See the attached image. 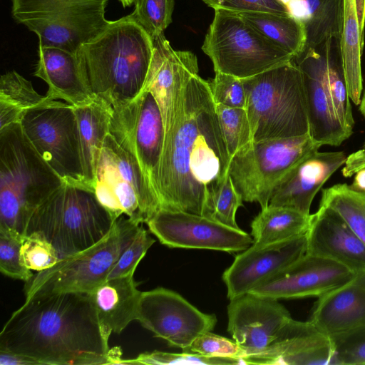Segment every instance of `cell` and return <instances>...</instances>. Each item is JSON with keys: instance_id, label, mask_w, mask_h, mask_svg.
<instances>
[{"instance_id": "cell-1", "label": "cell", "mask_w": 365, "mask_h": 365, "mask_svg": "<svg viewBox=\"0 0 365 365\" xmlns=\"http://www.w3.org/2000/svg\"><path fill=\"white\" fill-rule=\"evenodd\" d=\"M230 160L207 81L197 74L165 133L155 187L160 208L202 215L225 182Z\"/></svg>"}, {"instance_id": "cell-2", "label": "cell", "mask_w": 365, "mask_h": 365, "mask_svg": "<svg viewBox=\"0 0 365 365\" xmlns=\"http://www.w3.org/2000/svg\"><path fill=\"white\" fill-rule=\"evenodd\" d=\"M0 349L40 365L111 364L91 293L43 294L26 298L0 333Z\"/></svg>"}, {"instance_id": "cell-3", "label": "cell", "mask_w": 365, "mask_h": 365, "mask_svg": "<svg viewBox=\"0 0 365 365\" xmlns=\"http://www.w3.org/2000/svg\"><path fill=\"white\" fill-rule=\"evenodd\" d=\"M153 54L152 38L130 14L109 21L76 52L89 91L113 109L127 105L142 92Z\"/></svg>"}, {"instance_id": "cell-4", "label": "cell", "mask_w": 365, "mask_h": 365, "mask_svg": "<svg viewBox=\"0 0 365 365\" xmlns=\"http://www.w3.org/2000/svg\"><path fill=\"white\" fill-rule=\"evenodd\" d=\"M63 183L20 123L0 130V231L23 237L31 211Z\"/></svg>"}, {"instance_id": "cell-5", "label": "cell", "mask_w": 365, "mask_h": 365, "mask_svg": "<svg viewBox=\"0 0 365 365\" xmlns=\"http://www.w3.org/2000/svg\"><path fill=\"white\" fill-rule=\"evenodd\" d=\"M114 222L93 190L63 182L31 211L24 235L41 234L61 258L100 241Z\"/></svg>"}, {"instance_id": "cell-6", "label": "cell", "mask_w": 365, "mask_h": 365, "mask_svg": "<svg viewBox=\"0 0 365 365\" xmlns=\"http://www.w3.org/2000/svg\"><path fill=\"white\" fill-rule=\"evenodd\" d=\"M241 80L253 141L309 133L303 76L294 58Z\"/></svg>"}, {"instance_id": "cell-7", "label": "cell", "mask_w": 365, "mask_h": 365, "mask_svg": "<svg viewBox=\"0 0 365 365\" xmlns=\"http://www.w3.org/2000/svg\"><path fill=\"white\" fill-rule=\"evenodd\" d=\"M140 225L121 215L100 241L82 251L60 258L54 266L38 272L25 282L26 298L43 294L91 293L108 279L120 254Z\"/></svg>"}, {"instance_id": "cell-8", "label": "cell", "mask_w": 365, "mask_h": 365, "mask_svg": "<svg viewBox=\"0 0 365 365\" xmlns=\"http://www.w3.org/2000/svg\"><path fill=\"white\" fill-rule=\"evenodd\" d=\"M94 192L115 220L125 215L146 223L160 209V202L136 156L110 132L98 160Z\"/></svg>"}, {"instance_id": "cell-9", "label": "cell", "mask_w": 365, "mask_h": 365, "mask_svg": "<svg viewBox=\"0 0 365 365\" xmlns=\"http://www.w3.org/2000/svg\"><path fill=\"white\" fill-rule=\"evenodd\" d=\"M108 0H11V14L38 38V46L76 53L106 26Z\"/></svg>"}, {"instance_id": "cell-10", "label": "cell", "mask_w": 365, "mask_h": 365, "mask_svg": "<svg viewBox=\"0 0 365 365\" xmlns=\"http://www.w3.org/2000/svg\"><path fill=\"white\" fill-rule=\"evenodd\" d=\"M215 72L243 79L293 60L294 56L263 36L238 13L215 9L202 46Z\"/></svg>"}, {"instance_id": "cell-11", "label": "cell", "mask_w": 365, "mask_h": 365, "mask_svg": "<svg viewBox=\"0 0 365 365\" xmlns=\"http://www.w3.org/2000/svg\"><path fill=\"white\" fill-rule=\"evenodd\" d=\"M321 146L309 133L252 141L231 158L228 174L243 201L257 202L264 208L284 175Z\"/></svg>"}, {"instance_id": "cell-12", "label": "cell", "mask_w": 365, "mask_h": 365, "mask_svg": "<svg viewBox=\"0 0 365 365\" xmlns=\"http://www.w3.org/2000/svg\"><path fill=\"white\" fill-rule=\"evenodd\" d=\"M20 125L32 146L63 182L87 187L72 106L51 100L29 110Z\"/></svg>"}, {"instance_id": "cell-13", "label": "cell", "mask_w": 365, "mask_h": 365, "mask_svg": "<svg viewBox=\"0 0 365 365\" xmlns=\"http://www.w3.org/2000/svg\"><path fill=\"white\" fill-rule=\"evenodd\" d=\"M136 320L183 351L217 323L215 314L200 312L177 292L163 287L141 292Z\"/></svg>"}, {"instance_id": "cell-14", "label": "cell", "mask_w": 365, "mask_h": 365, "mask_svg": "<svg viewBox=\"0 0 365 365\" xmlns=\"http://www.w3.org/2000/svg\"><path fill=\"white\" fill-rule=\"evenodd\" d=\"M110 133L132 150L155 192L165 129L153 96L143 91L130 103L113 109Z\"/></svg>"}, {"instance_id": "cell-15", "label": "cell", "mask_w": 365, "mask_h": 365, "mask_svg": "<svg viewBox=\"0 0 365 365\" xmlns=\"http://www.w3.org/2000/svg\"><path fill=\"white\" fill-rule=\"evenodd\" d=\"M160 242L173 248L206 249L226 252L244 251L253 240L235 229L202 215L160 208L146 222Z\"/></svg>"}, {"instance_id": "cell-16", "label": "cell", "mask_w": 365, "mask_h": 365, "mask_svg": "<svg viewBox=\"0 0 365 365\" xmlns=\"http://www.w3.org/2000/svg\"><path fill=\"white\" fill-rule=\"evenodd\" d=\"M152 40L153 54L142 91H149L155 98L166 133L181 112L186 87L198 74V63L193 53L173 48L164 33Z\"/></svg>"}, {"instance_id": "cell-17", "label": "cell", "mask_w": 365, "mask_h": 365, "mask_svg": "<svg viewBox=\"0 0 365 365\" xmlns=\"http://www.w3.org/2000/svg\"><path fill=\"white\" fill-rule=\"evenodd\" d=\"M356 274L339 262L305 254L249 293L277 300L319 297L351 281Z\"/></svg>"}, {"instance_id": "cell-18", "label": "cell", "mask_w": 365, "mask_h": 365, "mask_svg": "<svg viewBox=\"0 0 365 365\" xmlns=\"http://www.w3.org/2000/svg\"><path fill=\"white\" fill-rule=\"evenodd\" d=\"M329 41L317 48L304 50L294 61L303 76L311 137L322 146H339L353 133L337 117L327 86L326 60Z\"/></svg>"}, {"instance_id": "cell-19", "label": "cell", "mask_w": 365, "mask_h": 365, "mask_svg": "<svg viewBox=\"0 0 365 365\" xmlns=\"http://www.w3.org/2000/svg\"><path fill=\"white\" fill-rule=\"evenodd\" d=\"M227 316V331L245 351V356L268 347L292 319L289 311L277 299L251 293L231 299Z\"/></svg>"}, {"instance_id": "cell-20", "label": "cell", "mask_w": 365, "mask_h": 365, "mask_svg": "<svg viewBox=\"0 0 365 365\" xmlns=\"http://www.w3.org/2000/svg\"><path fill=\"white\" fill-rule=\"evenodd\" d=\"M306 234L262 247L251 245L237 255L222 278L231 300L253 289L306 254Z\"/></svg>"}, {"instance_id": "cell-21", "label": "cell", "mask_w": 365, "mask_h": 365, "mask_svg": "<svg viewBox=\"0 0 365 365\" xmlns=\"http://www.w3.org/2000/svg\"><path fill=\"white\" fill-rule=\"evenodd\" d=\"M242 360L243 364L336 365L329 336L309 321L292 318L268 347Z\"/></svg>"}, {"instance_id": "cell-22", "label": "cell", "mask_w": 365, "mask_h": 365, "mask_svg": "<svg viewBox=\"0 0 365 365\" xmlns=\"http://www.w3.org/2000/svg\"><path fill=\"white\" fill-rule=\"evenodd\" d=\"M346 160L342 151L317 150L307 155L279 180L273 190L269 205L310 215L315 195Z\"/></svg>"}, {"instance_id": "cell-23", "label": "cell", "mask_w": 365, "mask_h": 365, "mask_svg": "<svg viewBox=\"0 0 365 365\" xmlns=\"http://www.w3.org/2000/svg\"><path fill=\"white\" fill-rule=\"evenodd\" d=\"M306 254L339 262L365 273V245L333 209L319 205L306 232Z\"/></svg>"}, {"instance_id": "cell-24", "label": "cell", "mask_w": 365, "mask_h": 365, "mask_svg": "<svg viewBox=\"0 0 365 365\" xmlns=\"http://www.w3.org/2000/svg\"><path fill=\"white\" fill-rule=\"evenodd\" d=\"M330 336L365 324V273L318 297L309 320Z\"/></svg>"}, {"instance_id": "cell-25", "label": "cell", "mask_w": 365, "mask_h": 365, "mask_svg": "<svg viewBox=\"0 0 365 365\" xmlns=\"http://www.w3.org/2000/svg\"><path fill=\"white\" fill-rule=\"evenodd\" d=\"M34 76L47 83L46 96L49 99L63 100L73 107H80L96 98L82 77L76 53L38 46Z\"/></svg>"}, {"instance_id": "cell-26", "label": "cell", "mask_w": 365, "mask_h": 365, "mask_svg": "<svg viewBox=\"0 0 365 365\" xmlns=\"http://www.w3.org/2000/svg\"><path fill=\"white\" fill-rule=\"evenodd\" d=\"M133 274L108 279L91 293L101 331L106 339L136 320L141 292Z\"/></svg>"}, {"instance_id": "cell-27", "label": "cell", "mask_w": 365, "mask_h": 365, "mask_svg": "<svg viewBox=\"0 0 365 365\" xmlns=\"http://www.w3.org/2000/svg\"><path fill=\"white\" fill-rule=\"evenodd\" d=\"M365 26V0H343L339 54L351 101L359 106L363 90L361 55Z\"/></svg>"}, {"instance_id": "cell-28", "label": "cell", "mask_w": 365, "mask_h": 365, "mask_svg": "<svg viewBox=\"0 0 365 365\" xmlns=\"http://www.w3.org/2000/svg\"><path fill=\"white\" fill-rule=\"evenodd\" d=\"M73 109L80 135L85 183L94 190L96 168L105 138L110 132L113 109L98 97Z\"/></svg>"}, {"instance_id": "cell-29", "label": "cell", "mask_w": 365, "mask_h": 365, "mask_svg": "<svg viewBox=\"0 0 365 365\" xmlns=\"http://www.w3.org/2000/svg\"><path fill=\"white\" fill-rule=\"evenodd\" d=\"M312 215L294 209L268 205L251 223L252 245L262 247L289 240L306 234Z\"/></svg>"}, {"instance_id": "cell-30", "label": "cell", "mask_w": 365, "mask_h": 365, "mask_svg": "<svg viewBox=\"0 0 365 365\" xmlns=\"http://www.w3.org/2000/svg\"><path fill=\"white\" fill-rule=\"evenodd\" d=\"M257 32L289 53L294 58L304 50L307 42L304 22L290 14L264 11L237 12Z\"/></svg>"}, {"instance_id": "cell-31", "label": "cell", "mask_w": 365, "mask_h": 365, "mask_svg": "<svg viewBox=\"0 0 365 365\" xmlns=\"http://www.w3.org/2000/svg\"><path fill=\"white\" fill-rule=\"evenodd\" d=\"M51 99L38 93L31 82L15 71H8L0 78V130L20 123L31 109Z\"/></svg>"}, {"instance_id": "cell-32", "label": "cell", "mask_w": 365, "mask_h": 365, "mask_svg": "<svg viewBox=\"0 0 365 365\" xmlns=\"http://www.w3.org/2000/svg\"><path fill=\"white\" fill-rule=\"evenodd\" d=\"M303 21L307 34L305 49L315 48L328 41H339L341 31L343 0H304Z\"/></svg>"}, {"instance_id": "cell-33", "label": "cell", "mask_w": 365, "mask_h": 365, "mask_svg": "<svg viewBox=\"0 0 365 365\" xmlns=\"http://www.w3.org/2000/svg\"><path fill=\"white\" fill-rule=\"evenodd\" d=\"M319 205L336 211L365 245V192L354 191L346 183L323 189Z\"/></svg>"}, {"instance_id": "cell-34", "label": "cell", "mask_w": 365, "mask_h": 365, "mask_svg": "<svg viewBox=\"0 0 365 365\" xmlns=\"http://www.w3.org/2000/svg\"><path fill=\"white\" fill-rule=\"evenodd\" d=\"M329 41L327 49L326 80L335 113L343 124L353 133L354 119L340 54L336 56Z\"/></svg>"}, {"instance_id": "cell-35", "label": "cell", "mask_w": 365, "mask_h": 365, "mask_svg": "<svg viewBox=\"0 0 365 365\" xmlns=\"http://www.w3.org/2000/svg\"><path fill=\"white\" fill-rule=\"evenodd\" d=\"M220 128L230 158L252 140L250 121L244 108L215 104Z\"/></svg>"}, {"instance_id": "cell-36", "label": "cell", "mask_w": 365, "mask_h": 365, "mask_svg": "<svg viewBox=\"0 0 365 365\" xmlns=\"http://www.w3.org/2000/svg\"><path fill=\"white\" fill-rule=\"evenodd\" d=\"M130 14L151 38L164 31L172 22L175 0H135Z\"/></svg>"}, {"instance_id": "cell-37", "label": "cell", "mask_w": 365, "mask_h": 365, "mask_svg": "<svg viewBox=\"0 0 365 365\" xmlns=\"http://www.w3.org/2000/svg\"><path fill=\"white\" fill-rule=\"evenodd\" d=\"M243 200L236 190L228 174L220 190L205 210L202 216L226 226L240 229L235 216Z\"/></svg>"}, {"instance_id": "cell-38", "label": "cell", "mask_w": 365, "mask_h": 365, "mask_svg": "<svg viewBox=\"0 0 365 365\" xmlns=\"http://www.w3.org/2000/svg\"><path fill=\"white\" fill-rule=\"evenodd\" d=\"M20 253L24 266L37 272L49 269L60 259L52 244L36 232L23 236Z\"/></svg>"}, {"instance_id": "cell-39", "label": "cell", "mask_w": 365, "mask_h": 365, "mask_svg": "<svg viewBox=\"0 0 365 365\" xmlns=\"http://www.w3.org/2000/svg\"><path fill=\"white\" fill-rule=\"evenodd\" d=\"M126 364H243L241 359L233 357L207 356L197 354L169 353L160 351L142 353L136 358L126 359Z\"/></svg>"}, {"instance_id": "cell-40", "label": "cell", "mask_w": 365, "mask_h": 365, "mask_svg": "<svg viewBox=\"0 0 365 365\" xmlns=\"http://www.w3.org/2000/svg\"><path fill=\"white\" fill-rule=\"evenodd\" d=\"M329 336L336 365L365 364V324Z\"/></svg>"}, {"instance_id": "cell-41", "label": "cell", "mask_w": 365, "mask_h": 365, "mask_svg": "<svg viewBox=\"0 0 365 365\" xmlns=\"http://www.w3.org/2000/svg\"><path fill=\"white\" fill-rule=\"evenodd\" d=\"M155 242L142 224L140 225L130 241L120 254L108 279L134 273L139 262Z\"/></svg>"}, {"instance_id": "cell-42", "label": "cell", "mask_w": 365, "mask_h": 365, "mask_svg": "<svg viewBox=\"0 0 365 365\" xmlns=\"http://www.w3.org/2000/svg\"><path fill=\"white\" fill-rule=\"evenodd\" d=\"M21 239L0 231V271L5 276L27 282L34 274L22 263L20 253Z\"/></svg>"}, {"instance_id": "cell-43", "label": "cell", "mask_w": 365, "mask_h": 365, "mask_svg": "<svg viewBox=\"0 0 365 365\" xmlns=\"http://www.w3.org/2000/svg\"><path fill=\"white\" fill-rule=\"evenodd\" d=\"M207 83L215 104L245 108L246 95L241 78L215 72L214 78Z\"/></svg>"}, {"instance_id": "cell-44", "label": "cell", "mask_w": 365, "mask_h": 365, "mask_svg": "<svg viewBox=\"0 0 365 365\" xmlns=\"http://www.w3.org/2000/svg\"><path fill=\"white\" fill-rule=\"evenodd\" d=\"M185 351L207 356L241 359L245 356V351L235 341L210 331L197 336Z\"/></svg>"}, {"instance_id": "cell-45", "label": "cell", "mask_w": 365, "mask_h": 365, "mask_svg": "<svg viewBox=\"0 0 365 365\" xmlns=\"http://www.w3.org/2000/svg\"><path fill=\"white\" fill-rule=\"evenodd\" d=\"M214 9H222L235 12L264 11L289 14L286 6L279 0H203Z\"/></svg>"}, {"instance_id": "cell-46", "label": "cell", "mask_w": 365, "mask_h": 365, "mask_svg": "<svg viewBox=\"0 0 365 365\" xmlns=\"http://www.w3.org/2000/svg\"><path fill=\"white\" fill-rule=\"evenodd\" d=\"M1 365H40L39 363L25 355L4 349H0Z\"/></svg>"}, {"instance_id": "cell-47", "label": "cell", "mask_w": 365, "mask_h": 365, "mask_svg": "<svg viewBox=\"0 0 365 365\" xmlns=\"http://www.w3.org/2000/svg\"><path fill=\"white\" fill-rule=\"evenodd\" d=\"M346 166L342 173L345 177H350L353 173L365 167V151L362 149L350 155L345 161Z\"/></svg>"}, {"instance_id": "cell-48", "label": "cell", "mask_w": 365, "mask_h": 365, "mask_svg": "<svg viewBox=\"0 0 365 365\" xmlns=\"http://www.w3.org/2000/svg\"><path fill=\"white\" fill-rule=\"evenodd\" d=\"M349 187L354 191L365 192V167L358 170Z\"/></svg>"}, {"instance_id": "cell-49", "label": "cell", "mask_w": 365, "mask_h": 365, "mask_svg": "<svg viewBox=\"0 0 365 365\" xmlns=\"http://www.w3.org/2000/svg\"><path fill=\"white\" fill-rule=\"evenodd\" d=\"M359 110L364 118H365V90L364 91L363 96L361 99V103L359 104Z\"/></svg>"}, {"instance_id": "cell-50", "label": "cell", "mask_w": 365, "mask_h": 365, "mask_svg": "<svg viewBox=\"0 0 365 365\" xmlns=\"http://www.w3.org/2000/svg\"><path fill=\"white\" fill-rule=\"evenodd\" d=\"M123 7H128L130 6L135 0H118Z\"/></svg>"}, {"instance_id": "cell-51", "label": "cell", "mask_w": 365, "mask_h": 365, "mask_svg": "<svg viewBox=\"0 0 365 365\" xmlns=\"http://www.w3.org/2000/svg\"><path fill=\"white\" fill-rule=\"evenodd\" d=\"M279 1H280L282 4H284L287 7V5L288 4V3L292 0H279Z\"/></svg>"}, {"instance_id": "cell-52", "label": "cell", "mask_w": 365, "mask_h": 365, "mask_svg": "<svg viewBox=\"0 0 365 365\" xmlns=\"http://www.w3.org/2000/svg\"><path fill=\"white\" fill-rule=\"evenodd\" d=\"M363 150L365 151V142H364V143L363 145Z\"/></svg>"}]
</instances>
